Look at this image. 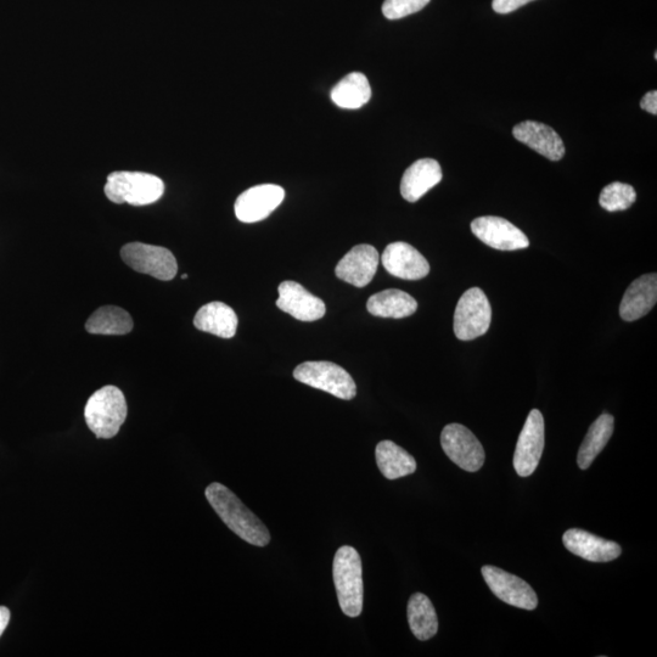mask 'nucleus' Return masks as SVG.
Listing matches in <instances>:
<instances>
[{
  "label": "nucleus",
  "instance_id": "1",
  "mask_svg": "<svg viewBox=\"0 0 657 657\" xmlns=\"http://www.w3.org/2000/svg\"><path fill=\"white\" fill-rule=\"evenodd\" d=\"M205 496L224 524L245 542L256 547L271 542L265 524L228 487L215 482L206 488Z\"/></svg>",
  "mask_w": 657,
  "mask_h": 657
},
{
  "label": "nucleus",
  "instance_id": "2",
  "mask_svg": "<svg viewBox=\"0 0 657 657\" xmlns=\"http://www.w3.org/2000/svg\"><path fill=\"white\" fill-rule=\"evenodd\" d=\"M362 560L355 548L341 547L335 554L333 577L342 612L348 617H358L363 611Z\"/></svg>",
  "mask_w": 657,
  "mask_h": 657
},
{
  "label": "nucleus",
  "instance_id": "3",
  "mask_svg": "<svg viewBox=\"0 0 657 657\" xmlns=\"http://www.w3.org/2000/svg\"><path fill=\"white\" fill-rule=\"evenodd\" d=\"M125 395L116 386H105L89 398L84 418L89 430L98 438H112L119 434L127 418Z\"/></svg>",
  "mask_w": 657,
  "mask_h": 657
},
{
  "label": "nucleus",
  "instance_id": "4",
  "mask_svg": "<svg viewBox=\"0 0 657 657\" xmlns=\"http://www.w3.org/2000/svg\"><path fill=\"white\" fill-rule=\"evenodd\" d=\"M104 190L115 204L146 206L162 198L165 184L154 174L120 171L109 174Z\"/></svg>",
  "mask_w": 657,
  "mask_h": 657
},
{
  "label": "nucleus",
  "instance_id": "5",
  "mask_svg": "<svg viewBox=\"0 0 657 657\" xmlns=\"http://www.w3.org/2000/svg\"><path fill=\"white\" fill-rule=\"evenodd\" d=\"M294 378L302 384L330 393L340 400L351 401L357 395L352 376L331 362H306L296 367Z\"/></svg>",
  "mask_w": 657,
  "mask_h": 657
},
{
  "label": "nucleus",
  "instance_id": "6",
  "mask_svg": "<svg viewBox=\"0 0 657 657\" xmlns=\"http://www.w3.org/2000/svg\"><path fill=\"white\" fill-rule=\"evenodd\" d=\"M492 320L491 303L479 288L466 290L454 313V334L462 341H471L485 335Z\"/></svg>",
  "mask_w": 657,
  "mask_h": 657
},
{
  "label": "nucleus",
  "instance_id": "7",
  "mask_svg": "<svg viewBox=\"0 0 657 657\" xmlns=\"http://www.w3.org/2000/svg\"><path fill=\"white\" fill-rule=\"evenodd\" d=\"M122 260L134 271L159 280H172L178 272L176 257L165 247L131 243L122 247Z\"/></svg>",
  "mask_w": 657,
  "mask_h": 657
},
{
  "label": "nucleus",
  "instance_id": "8",
  "mask_svg": "<svg viewBox=\"0 0 657 657\" xmlns=\"http://www.w3.org/2000/svg\"><path fill=\"white\" fill-rule=\"evenodd\" d=\"M441 445L447 457L460 469L476 473L485 463V449L468 428L449 424L442 430Z\"/></svg>",
  "mask_w": 657,
  "mask_h": 657
},
{
  "label": "nucleus",
  "instance_id": "9",
  "mask_svg": "<svg viewBox=\"0 0 657 657\" xmlns=\"http://www.w3.org/2000/svg\"><path fill=\"white\" fill-rule=\"evenodd\" d=\"M481 571L492 593L505 604L530 611L537 608V594L522 578L496 566L486 565Z\"/></svg>",
  "mask_w": 657,
  "mask_h": 657
},
{
  "label": "nucleus",
  "instance_id": "10",
  "mask_svg": "<svg viewBox=\"0 0 657 657\" xmlns=\"http://www.w3.org/2000/svg\"><path fill=\"white\" fill-rule=\"evenodd\" d=\"M544 430L546 429L542 413L538 409H532L516 443L514 454V468L521 477H529L537 469L546 441Z\"/></svg>",
  "mask_w": 657,
  "mask_h": 657
},
{
  "label": "nucleus",
  "instance_id": "11",
  "mask_svg": "<svg viewBox=\"0 0 657 657\" xmlns=\"http://www.w3.org/2000/svg\"><path fill=\"white\" fill-rule=\"evenodd\" d=\"M471 232L482 243L501 251H515L529 247L530 241L524 232L507 219L485 216L474 219Z\"/></svg>",
  "mask_w": 657,
  "mask_h": 657
},
{
  "label": "nucleus",
  "instance_id": "12",
  "mask_svg": "<svg viewBox=\"0 0 657 657\" xmlns=\"http://www.w3.org/2000/svg\"><path fill=\"white\" fill-rule=\"evenodd\" d=\"M285 190L279 185L262 184L247 189L235 201V216L243 223L263 221L282 205Z\"/></svg>",
  "mask_w": 657,
  "mask_h": 657
},
{
  "label": "nucleus",
  "instance_id": "13",
  "mask_svg": "<svg viewBox=\"0 0 657 657\" xmlns=\"http://www.w3.org/2000/svg\"><path fill=\"white\" fill-rule=\"evenodd\" d=\"M278 292L277 306L279 310L301 322H316V320L322 319L327 312L323 300L312 295L299 283L288 280L279 285Z\"/></svg>",
  "mask_w": 657,
  "mask_h": 657
},
{
  "label": "nucleus",
  "instance_id": "14",
  "mask_svg": "<svg viewBox=\"0 0 657 657\" xmlns=\"http://www.w3.org/2000/svg\"><path fill=\"white\" fill-rule=\"evenodd\" d=\"M381 262L393 277L420 280L429 275L428 260L412 245L397 241L386 247Z\"/></svg>",
  "mask_w": 657,
  "mask_h": 657
},
{
  "label": "nucleus",
  "instance_id": "15",
  "mask_svg": "<svg viewBox=\"0 0 657 657\" xmlns=\"http://www.w3.org/2000/svg\"><path fill=\"white\" fill-rule=\"evenodd\" d=\"M379 266V254L372 245H357L336 266V277L344 282L364 288L372 282Z\"/></svg>",
  "mask_w": 657,
  "mask_h": 657
},
{
  "label": "nucleus",
  "instance_id": "16",
  "mask_svg": "<svg viewBox=\"0 0 657 657\" xmlns=\"http://www.w3.org/2000/svg\"><path fill=\"white\" fill-rule=\"evenodd\" d=\"M563 542L569 552L592 563H609L619 558L622 553L620 544L606 541L580 529L566 531Z\"/></svg>",
  "mask_w": 657,
  "mask_h": 657
},
{
  "label": "nucleus",
  "instance_id": "17",
  "mask_svg": "<svg viewBox=\"0 0 657 657\" xmlns=\"http://www.w3.org/2000/svg\"><path fill=\"white\" fill-rule=\"evenodd\" d=\"M513 134L520 143L530 146L550 161H559L565 155L563 139L552 127L541 122L525 121L513 129Z\"/></svg>",
  "mask_w": 657,
  "mask_h": 657
},
{
  "label": "nucleus",
  "instance_id": "18",
  "mask_svg": "<svg viewBox=\"0 0 657 657\" xmlns=\"http://www.w3.org/2000/svg\"><path fill=\"white\" fill-rule=\"evenodd\" d=\"M657 301V275L645 274L630 285L621 301L620 316L626 322L647 316Z\"/></svg>",
  "mask_w": 657,
  "mask_h": 657
},
{
  "label": "nucleus",
  "instance_id": "19",
  "mask_svg": "<svg viewBox=\"0 0 657 657\" xmlns=\"http://www.w3.org/2000/svg\"><path fill=\"white\" fill-rule=\"evenodd\" d=\"M442 181V168L434 159L415 161L404 172L401 182V194L404 200L417 202Z\"/></svg>",
  "mask_w": 657,
  "mask_h": 657
},
{
  "label": "nucleus",
  "instance_id": "20",
  "mask_svg": "<svg viewBox=\"0 0 657 657\" xmlns=\"http://www.w3.org/2000/svg\"><path fill=\"white\" fill-rule=\"evenodd\" d=\"M238 324L233 308L218 301L202 306L194 318L196 329L222 339H232L237 334Z\"/></svg>",
  "mask_w": 657,
  "mask_h": 657
},
{
  "label": "nucleus",
  "instance_id": "21",
  "mask_svg": "<svg viewBox=\"0 0 657 657\" xmlns=\"http://www.w3.org/2000/svg\"><path fill=\"white\" fill-rule=\"evenodd\" d=\"M367 308L375 317L401 319L417 312L418 302L407 292L390 289L370 297Z\"/></svg>",
  "mask_w": 657,
  "mask_h": 657
},
{
  "label": "nucleus",
  "instance_id": "22",
  "mask_svg": "<svg viewBox=\"0 0 657 657\" xmlns=\"http://www.w3.org/2000/svg\"><path fill=\"white\" fill-rule=\"evenodd\" d=\"M376 464L387 480H397L417 471V462L406 449L395 442H380L375 449Z\"/></svg>",
  "mask_w": 657,
  "mask_h": 657
},
{
  "label": "nucleus",
  "instance_id": "23",
  "mask_svg": "<svg viewBox=\"0 0 657 657\" xmlns=\"http://www.w3.org/2000/svg\"><path fill=\"white\" fill-rule=\"evenodd\" d=\"M330 97L339 108L356 110L372 98V88L363 73L352 72L331 89Z\"/></svg>",
  "mask_w": 657,
  "mask_h": 657
},
{
  "label": "nucleus",
  "instance_id": "24",
  "mask_svg": "<svg viewBox=\"0 0 657 657\" xmlns=\"http://www.w3.org/2000/svg\"><path fill=\"white\" fill-rule=\"evenodd\" d=\"M614 425L615 419L608 413L600 415L594 421L577 454V464L580 469L587 470L605 446L608 445L612 434H614Z\"/></svg>",
  "mask_w": 657,
  "mask_h": 657
},
{
  "label": "nucleus",
  "instance_id": "25",
  "mask_svg": "<svg viewBox=\"0 0 657 657\" xmlns=\"http://www.w3.org/2000/svg\"><path fill=\"white\" fill-rule=\"evenodd\" d=\"M408 622L412 633L419 640L436 636L438 619L434 605L425 594L415 593L408 603Z\"/></svg>",
  "mask_w": 657,
  "mask_h": 657
},
{
  "label": "nucleus",
  "instance_id": "26",
  "mask_svg": "<svg viewBox=\"0 0 657 657\" xmlns=\"http://www.w3.org/2000/svg\"><path fill=\"white\" fill-rule=\"evenodd\" d=\"M86 329L95 335H126L133 329V319L120 307L105 306L89 317Z\"/></svg>",
  "mask_w": 657,
  "mask_h": 657
},
{
  "label": "nucleus",
  "instance_id": "27",
  "mask_svg": "<svg viewBox=\"0 0 657 657\" xmlns=\"http://www.w3.org/2000/svg\"><path fill=\"white\" fill-rule=\"evenodd\" d=\"M636 190L630 184L614 182L600 194L599 204L609 212L625 211L636 202Z\"/></svg>",
  "mask_w": 657,
  "mask_h": 657
},
{
  "label": "nucleus",
  "instance_id": "28",
  "mask_svg": "<svg viewBox=\"0 0 657 657\" xmlns=\"http://www.w3.org/2000/svg\"><path fill=\"white\" fill-rule=\"evenodd\" d=\"M430 0H385L383 14L386 19L400 20L423 10Z\"/></svg>",
  "mask_w": 657,
  "mask_h": 657
},
{
  "label": "nucleus",
  "instance_id": "29",
  "mask_svg": "<svg viewBox=\"0 0 657 657\" xmlns=\"http://www.w3.org/2000/svg\"><path fill=\"white\" fill-rule=\"evenodd\" d=\"M530 2L533 0H493L492 8L498 14H509Z\"/></svg>",
  "mask_w": 657,
  "mask_h": 657
},
{
  "label": "nucleus",
  "instance_id": "30",
  "mask_svg": "<svg viewBox=\"0 0 657 657\" xmlns=\"http://www.w3.org/2000/svg\"><path fill=\"white\" fill-rule=\"evenodd\" d=\"M640 108L648 111L649 114L657 115V92L651 91L644 95L640 100Z\"/></svg>",
  "mask_w": 657,
  "mask_h": 657
},
{
  "label": "nucleus",
  "instance_id": "31",
  "mask_svg": "<svg viewBox=\"0 0 657 657\" xmlns=\"http://www.w3.org/2000/svg\"><path fill=\"white\" fill-rule=\"evenodd\" d=\"M9 622H10L9 609L5 608V606H0V637H2L4 631L7 630Z\"/></svg>",
  "mask_w": 657,
  "mask_h": 657
},
{
  "label": "nucleus",
  "instance_id": "32",
  "mask_svg": "<svg viewBox=\"0 0 657 657\" xmlns=\"http://www.w3.org/2000/svg\"><path fill=\"white\" fill-rule=\"evenodd\" d=\"M182 278H183V279H187V278H188V275H187V274H183V275H182Z\"/></svg>",
  "mask_w": 657,
  "mask_h": 657
}]
</instances>
